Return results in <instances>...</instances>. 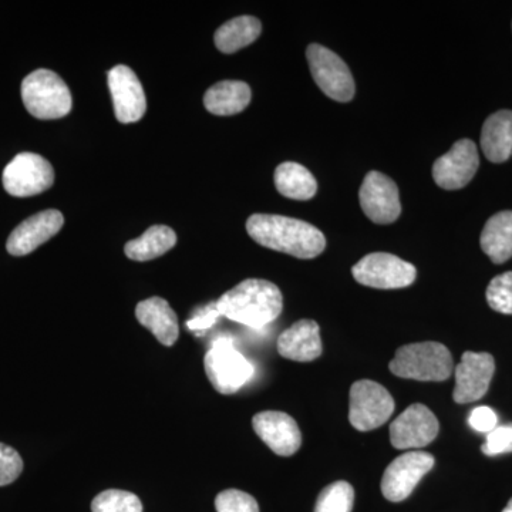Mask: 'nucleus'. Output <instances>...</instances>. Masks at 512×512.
<instances>
[{
	"instance_id": "12",
	"label": "nucleus",
	"mask_w": 512,
	"mask_h": 512,
	"mask_svg": "<svg viewBox=\"0 0 512 512\" xmlns=\"http://www.w3.org/2000/svg\"><path fill=\"white\" fill-rule=\"evenodd\" d=\"M480 167L476 143L458 140L448 153L437 158L433 165V178L443 190H461L466 187Z\"/></svg>"
},
{
	"instance_id": "26",
	"label": "nucleus",
	"mask_w": 512,
	"mask_h": 512,
	"mask_svg": "<svg viewBox=\"0 0 512 512\" xmlns=\"http://www.w3.org/2000/svg\"><path fill=\"white\" fill-rule=\"evenodd\" d=\"M355 503V490L346 481L336 483L323 488L316 501L315 512H352Z\"/></svg>"
},
{
	"instance_id": "4",
	"label": "nucleus",
	"mask_w": 512,
	"mask_h": 512,
	"mask_svg": "<svg viewBox=\"0 0 512 512\" xmlns=\"http://www.w3.org/2000/svg\"><path fill=\"white\" fill-rule=\"evenodd\" d=\"M22 100L26 110L39 120H57L72 111L73 100L62 77L52 70L39 69L22 83Z\"/></svg>"
},
{
	"instance_id": "17",
	"label": "nucleus",
	"mask_w": 512,
	"mask_h": 512,
	"mask_svg": "<svg viewBox=\"0 0 512 512\" xmlns=\"http://www.w3.org/2000/svg\"><path fill=\"white\" fill-rule=\"evenodd\" d=\"M64 224L63 214L57 210H46L33 215L13 229L6 242L10 255L25 256L55 237Z\"/></svg>"
},
{
	"instance_id": "20",
	"label": "nucleus",
	"mask_w": 512,
	"mask_h": 512,
	"mask_svg": "<svg viewBox=\"0 0 512 512\" xmlns=\"http://www.w3.org/2000/svg\"><path fill=\"white\" fill-rule=\"evenodd\" d=\"M481 148L488 161L505 163L512 156V111L501 110L485 120Z\"/></svg>"
},
{
	"instance_id": "14",
	"label": "nucleus",
	"mask_w": 512,
	"mask_h": 512,
	"mask_svg": "<svg viewBox=\"0 0 512 512\" xmlns=\"http://www.w3.org/2000/svg\"><path fill=\"white\" fill-rule=\"evenodd\" d=\"M109 87L114 113L123 124L137 123L147 111L146 93L137 74L120 64L109 72Z\"/></svg>"
},
{
	"instance_id": "15",
	"label": "nucleus",
	"mask_w": 512,
	"mask_h": 512,
	"mask_svg": "<svg viewBox=\"0 0 512 512\" xmlns=\"http://www.w3.org/2000/svg\"><path fill=\"white\" fill-rule=\"evenodd\" d=\"M495 372L494 357L490 353L466 352L456 367V389L453 399L458 404L474 403L483 399L490 389Z\"/></svg>"
},
{
	"instance_id": "24",
	"label": "nucleus",
	"mask_w": 512,
	"mask_h": 512,
	"mask_svg": "<svg viewBox=\"0 0 512 512\" xmlns=\"http://www.w3.org/2000/svg\"><path fill=\"white\" fill-rule=\"evenodd\" d=\"M177 244L174 229L167 225H154L148 228L140 238L128 241L124 252L131 261H153L158 256L167 254Z\"/></svg>"
},
{
	"instance_id": "16",
	"label": "nucleus",
	"mask_w": 512,
	"mask_h": 512,
	"mask_svg": "<svg viewBox=\"0 0 512 512\" xmlns=\"http://www.w3.org/2000/svg\"><path fill=\"white\" fill-rule=\"evenodd\" d=\"M255 433L275 454L293 456L302 446V434L298 423L289 414L262 412L252 419Z\"/></svg>"
},
{
	"instance_id": "9",
	"label": "nucleus",
	"mask_w": 512,
	"mask_h": 512,
	"mask_svg": "<svg viewBox=\"0 0 512 512\" xmlns=\"http://www.w3.org/2000/svg\"><path fill=\"white\" fill-rule=\"evenodd\" d=\"M352 275L359 284L369 288L402 289L416 281L417 271L399 256L376 252L360 259L353 266Z\"/></svg>"
},
{
	"instance_id": "18",
	"label": "nucleus",
	"mask_w": 512,
	"mask_h": 512,
	"mask_svg": "<svg viewBox=\"0 0 512 512\" xmlns=\"http://www.w3.org/2000/svg\"><path fill=\"white\" fill-rule=\"evenodd\" d=\"M279 355L293 362H313L322 355V340L318 323L302 319L293 323L278 339Z\"/></svg>"
},
{
	"instance_id": "25",
	"label": "nucleus",
	"mask_w": 512,
	"mask_h": 512,
	"mask_svg": "<svg viewBox=\"0 0 512 512\" xmlns=\"http://www.w3.org/2000/svg\"><path fill=\"white\" fill-rule=\"evenodd\" d=\"M261 32V22L254 16H239L228 20L215 32V46L225 55H231L254 43Z\"/></svg>"
},
{
	"instance_id": "2",
	"label": "nucleus",
	"mask_w": 512,
	"mask_h": 512,
	"mask_svg": "<svg viewBox=\"0 0 512 512\" xmlns=\"http://www.w3.org/2000/svg\"><path fill=\"white\" fill-rule=\"evenodd\" d=\"M215 303L221 316L255 329L274 322L284 309L278 286L265 279H245Z\"/></svg>"
},
{
	"instance_id": "34",
	"label": "nucleus",
	"mask_w": 512,
	"mask_h": 512,
	"mask_svg": "<svg viewBox=\"0 0 512 512\" xmlns=\"http://www.w3.org/2000/svg\"><path fill=\"white\" fill-rule=\"evenodd\" d=\"M503 512H512V498L510 500V503L507 504V507L504 508Z\"/></svg>"
},
{
	"instance_id": "13",
	"label": "nucleus",
	"mask_w": 512,
	"mask_h": 512,
	"mask_svg": "<svg viewBox=\"0 0 512 512\" xmlns=\"http://www.w3.org/2000/svg\"><path fill=\"white\" fill-rule=\"evenodd\" d=\"M439 420L429 407L413 404L390 426V441L397 450L429 446L439 434Z\"/></svg>"
},
{
	"instance_id": "6",
	"label": "nucleus",
	"mask_w": 512,
	"mask_h": 512,
	"mask_svg": "<svg viewBox=\"0 0 512 512\" xmlns=\"http://www.w3.org/2000/svg\"><path fill=\"white\" fill-rule=\"evenodd\" d=\"M309 69L313 80L326 96L340 103H348L355 97L356 87L348 64L328 47L312 43L306 49Z\"/></svg>"
},
{
	"instance_id": "7",
	"label": "nucleus",
	"mask_w": 512,
	"mask_h": 512,
	"mask_svg": "<svg viewBox=\"0 0 512 512\" xmlns=\"http://www.w3.org/2000/svg\"><path fill=\"white\" fill-rule=\"evenodd\" d=\"M394 412L392 394L382 384L359 380L350 389L349 421L356 430L379 429Z\"/></svg>"
},
{
	"instance_id": "29",
	"label": "nucleus",
	"mask_w": 512,
	"mask_h": 512,
	"mask_svg": "<svg viewBox=\"0 0 512 512\" xmlns=\"http://www.w3.org/2000/svg\"><path fill=\"white\" fill-rule=\"evenodd\" d=\"M217 512H259V505L252 495L239 490H225L215 498Z\"/></svg>"
},
{
	"instance_id": "31",
	"label": "nucleus",
	"mask_w": 512,
	"mask_h": 512,
	"mask_svg": "<svg viewBox=\"0 0 512 512\" xmlns=\"http://www.w3.org/2000/svg\"><path fill=\"white\" fill-rule=\"evenodd\" d=\"M485 456H498V454L512 451V424L495 427L487 436V441L481 447Z\"/></svg>"
},
{
	"instance_id": "10",
	"label": "nucleus",
	"mask_w": 512,
	"mask_h": 512,
	"mask_svg": "<svg viewBox=\"0 0 512 512\" xmlns=\"http://www.w3.org/2000/svg\"><path fill=\"white\" fill-rule=\"evenodd\" d=\"M434 467V457L424 451L404 453L386 468L382 480V493L386 500L400 503L413 493L421 478Z\"/></svg>"
},
{
	"instance_id": "23",
	"label": "nucleus",
	"mask_w": 512,
	"mask_h": 512,
	"mask_svg": "<svg viewBox=\"0 0 512 512\" xmlns=\"http://www.w3.org/2000/svg\"><path fill=\"white\" fill-rule=\"evenodd\" d=\"M274 180L276 190L289 200L308 201L318 192V183L311 171L292 161L276 167Z\"/></svg>"
},
{
	"instance_id": "5",
	"label": "nucleus",
	"mask_w": 512,
	"mask_h": 512,
	"mask_svg": "<svg viewBox=\"0 0 512 512\" xmlns=\"http://www.w3.org/2000/svg\"><path fill=\"white\" fill-rule=\"evenodd\" d=\"M208 379L221 394H234L254 376V366L229 339L215 342L204 359Z\"/></svg>"
},
{
	"instance_id": "8",
	"label": "nucleus",
	"mask_w": 512,
	"mask_h": 512,
	"mask_svg": "<svg viewBox=\"0 0 512 512\" xmlns=\"http://www.w3.org/2000/svg\"><path fill=\"white\" fill-rule=\"evenodd\" d=\"M3 187L13 197L26 198L42 194L55 183L52 164L35 153H20L3 171Z\"/></svg>"
},
{
	"instance_id": "22",
	"label": "nucleus",
	"mask_w": 512,
	"mask_h": 512,
	"mask_svg": "<svg viewBox=\"0 0 512 512\" xmlns=\"http://www.w3.org/2000/svg\"><path fill=\"white\" fill-rule=\"evenodd\" d=\"M481 249L494 264L512 256V211H501L487 221L480 238Z\"/></svg>"
},
{
	"instance_id": "21",
	"label": "nucleus",
	"mask_w": 512,
	"mask_h": 512,
	"mask_svg": "<svg viewBox=\"0 0 512 512\" xmlns=\"http://www.w3.org/2000/svg\"><path fill=\"white\" fill-rule=\"evenodd\" d=\"M251 87L238 80H225L211 86L204 96L205 109L215 116H234L249 106Z\"/></svg>"
},
{
	"instance_id": "3",
	"label": "nucleus",
	"mask_w": 512,
	"mask_h": 512,
	"mask_svg": "<svg viewBox=\"0 0 512 512\" xmlns=\"http://www.w3.org/2000/svg\"><path fill=\"white\" fill-rule=\"evenodd\" d=\"M389 367L394 376L419 382H444L454 372L450 350L437 342L402 346Z\"/></svg>"
},
{
	"instance_id": "27",
	"label": "nucleus",
	"mask_w": 512,
	"mask_h": 512,
	"mask_svg": "<svg viewBox=\"0 0 512 512\" xmlns=\"http://www.w3.org/2000/svg\"><path fill=\"white\" fill-rule=\"evenodd\" d=\"M93 512H143V504L136 494L123 490L103 491L94 498Z\"/></svg>"
},
{
	"instance_id": "28",
	"label": "nucleus",
	"mask_w": 512,
	"mask_h": 512,
	"mask_svg": "<svg viewBox=\"0 0 512 512\" xmlns=\"http://www.w3.org/2000/svg\"><path fill=\"white\" fill-rule=\"evenodd\" d=\"M485 296L488 305L495 312L512 315V271L495 276L488 285Z\"/></svg>"
},
{
	"instance_id": "33",
	"label": "nucleus",
	"mask_w": 512,
	"mask_h": 512,
	"mask_svg": "<svg viewBox=\"0 0 512 512\" xmlns=\"http://www.w3.org/2000/svg\"><path fill=\"white\" fill-rule=\"evenodd\" d=\"M220 316L221 313L218 312L217 303H212V305L207 306L204 311L198 313L194 319L188 320V329L194 330V332H200V330L211 328Z\"/></svg>"
},
{
	"instance_id": "30",
	"label": "nucleus",
	"mask_w": 512,
	"mask_h": 512,
	"mask_svg": "<svg viewBox=\"0 0 512 512\" xmlns=\"http://www.w3.org/2000/svg\"><path fill=\"white\" fill-rule=\"evenodd\" d=\"M23 471V460L15 448L0 443V487L18 480Z\"/></svg>"
},
{
	"instance_id": "1",
	"label": "nucleus",
	"mask_w": 512,
	"mask_h": 512,
	"mask_svg": "<svg viewBox=\"0 0 512 512\" xmlns=\"http://www.w3.org/2000/svg\"><path fill=\"white\" fill-rule=\"evenodd\" d=\"M249 237L262 247L299 259H313L326 248V238L309 222L282 215L254 214L248 218Z\"/></svg>"
},
{
	"instance_id": "32",
	"label": "nucleus",
	"mask_w": 512,
	"mask_h": 512,
	"mask_svg": "<svg viewBox=\"0 0 512 512\" xmlns=\"http://www.w3.org/2000/svg\"><path fill=\"white\" fill-rule=\"evenodd\" d=\"M468 423L480 433H490L497 427L498 419L493 409L487 406L476 407L468 417Z\"/></svg>"
},
{
	"instance_id": "19",
	"label": "nucleus",
	"mask_w": 512,
	"mask_h": 512,
	"mask_svg": "<svg viewBox=\"0 0 512 512\" xmlns=\"http://www.w3.org/2000/svg\"><path fill=\"white\" fill-rule=\"evenodd\" d=\"M136 318L144 328L156 336L161 345L173 346L180 336L177 315L170 303L163 298L154 296V298L138 303Z\"/></svg>"
},
{
	"instance_id": "11",
	"label": "nucleus",
	"mask_w": 512,
	"mask_h": 512,
	"mask_svg": "<svg viewBox=\"0 0 512 512\" xmlns=\"http://www.w3.org/2000/svg\"><path fill=\"white\" fill-rule=\"evenodd\" d=\"M360 207L370 221L392 224L402 214L399 188L392 178L370 171L359 191Z\"/></svg>"
}]
</instances>
